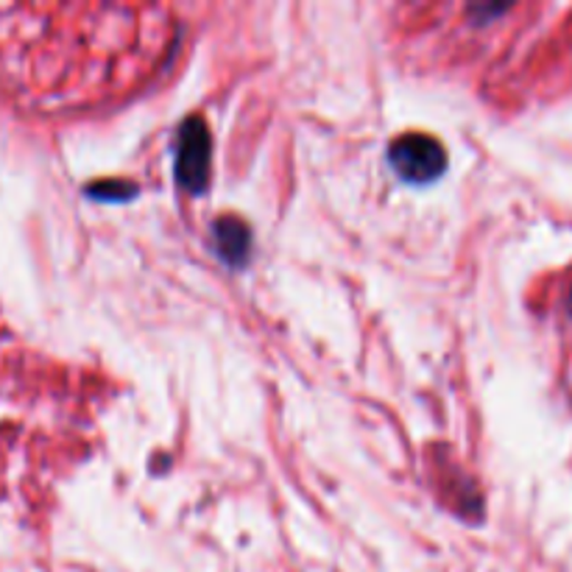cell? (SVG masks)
Here are the masks:
<instances>
[{"label": "cell", "instance_id": "1", "mask_svg": "<svg viewBox=\"0 0 572 572\" xmlns=\"http://www.w3.org/2000/svg\"><path fill=\"white\" fill-rule=\"evenodd\" d=\"M389 160L405 182H433L446 168V157L439 140L417 132L397 138L389 149Z\"/></svg>", "mask_w": 572, "mask_h": 572}, {"label": "cell", "instance_id": "2", "mask_svg": "<svg viewBox=\"0 0 572 572\" xmlns=\"http://www.w3.org/2000/svg\"><path fill=\"white\" fill-rule=\"evenodd\" d=\"M179 184L193 193L207 188L210 177V132L201 118H190L179 132V157H177Z\"/></svg>", "mask_w": 572, "mask_h": 572}, {"label": "cell", "instance_id": "3", "mask_svg": "<svg viewBox=\"0 0 572 572\" xmlns=\"http://www.w3.org/2000/svg\"><path fill=\"white\" fill-rule=\"evenodd\" d=\"M215 238H218V252L229 260V263H241L249 252V229L243 227L235 218H223L215 223Z\"/></svg>", "mask_w": 572, "mask_h": 572}, {"label": "cell", "instance_id": "4", "mask_svg": "<svg viewBox=\"0 0 572 572\" xmlns=\"http://www.w3.org/2000/svg\"><path fill=\"white\" fill-rule=\"evenodd\" d=\"M566 313L572 315V291H570V297H566Z\"/></svg>", "mask_w": 572, "mask_h": 572}]
</instances>
